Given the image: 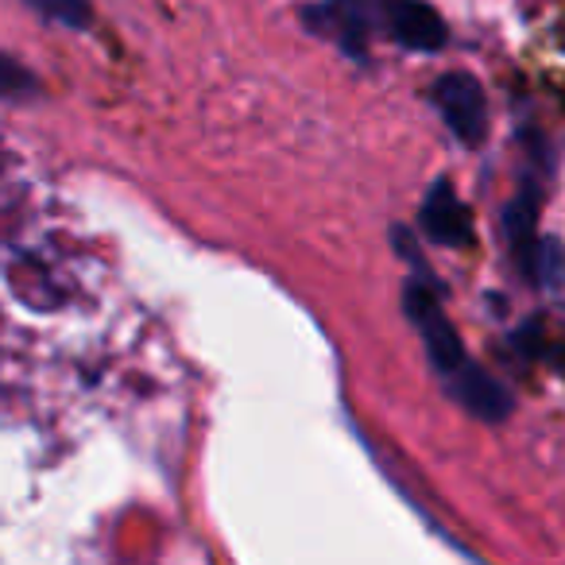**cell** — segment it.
<instances>
[{"instance_id":"6da1fadb","label":"cell","mask_w":565,"mask_h":565,"mask_svg":"<svg viewBox=\"0 0 565 565\" xmlns=\"http://www.w3.org/2000/svg\"><path fill=\"white\" fill-rule=\"evenodd\" d=\"M434 102H438L441 117H446V125L454 128V136L461 143L477 148L488 136V97L472 74H441L438 86H434Z\"/></svg>"},{"instance_id":"9c48e42d","label":"cell","mask_w":565,"mask_h":565,"mask_svg":"<svg viewBox=\"0 0 565 565\" xmlns=\"http://www.w3.org/2000/svg\"><path fill=\"white\" fill-rule=\"evenodd\" d=\"M40 9L47 12L51 20H58V24L74 28V32H86V28L94 24L89 0H40Z\"/></svg>"},{"instance_id":"3957f363","label":"cell","mask_w":565,"mask_h":565,"mask_svg":"<svg viewBox=\"0 0 565 565\" xmlns=\"http://www.w3.org/2000/svg\"><path fill=\"white\" fill-rule=\"evenodd\" d=\"M446 384H449V395H454L469 415L484 418V423H500V418H508L511 407H515L508 387H503L492 372H484L472 361H461L454 372H446Z\"/></svg>"},{"instance_id":"52a82bcc","label":"cell","mask_w":565,"mask_h":565,"mask_svg":"<svg viewBox=\"0 0 565 565\" xmlns=\"http://www.w3.org/2000/svg\"><path fill=\"white\" fill-rule=\"evenodd\" d=\"M523 271L531 275V279L554 287V282H562V275H565V248L557 241H539Z\"/></svg>"},{"instance_id":"ba28073f","label":"cell","mask_w":565,"mask_h":565,"mask_svg":"<svg viewBox=\"0 0 565 565\" xmlns=\"http://www.w3.org/2000/svg\"><path fill=\"white\" fill-rule=\"evenodd\" d=\"M40 94V82L28 66H20L17 58L0 55V102H28Z\"/></svg>"},{"instance_id":"5b68a950","label":"cell","mask_w":565,"mask_h":565,"mask_svg":"<svg viewBox=\"0 0 565 565\" xmlns=\"http://www.w3.org/2000/svg\"><path fill=\"white\" fill-rule=\"evenodd\" d=\"M376 20H380L376 0H330V4H322L318 17H310V24L330 28L341 47H345V55L364 58Z\"/></svg>"},{"instance_id":"8992f818","label":"cell","mask_w":565,"mask_h":565,"mask_svg":"<svg viewBox=\"0 0 565 565\" xmlns=\"http://www.w3.org/2000/svg\"><path fill=\"white\" fill-rule=\"evenodd\" d=\"M503 233H508L511 248L519 252V259H531L534 244H539V236H534V225H539V190H519L515 198H511L508 205H503Z\"/></svg>"},{"instance_id":"277c9868","label":"cell","mask_w":565,"mask_h":565,"mask_svg":"<svg viewBox=\"0 0 565 565\" xmlns=\"http://www.w3.org/2000/svg\"><path fill=\"white\" fill-rule=\"evenodd\" d=\"M418 221H423V233L434 244H441V248H469L472 244V213L454 194V182L449 179H438L430 186Z\"/></svg>"},{"instance_id":"7a4b0ae2","label":"cell","mask_w":565,"mask_h":565,"mask_svg":"<svg viewBox=\"0 0 565 565\" xmlns=\"http://www.w3.org/2000/svg\"><path fill=\"white\" fill-rule=\"evenodd\" d=\"M376 9H380V24L407 51L434 55V51L446 47V35H449L446 20L426 0H376Z\"/></svg>"}]
</instances>
